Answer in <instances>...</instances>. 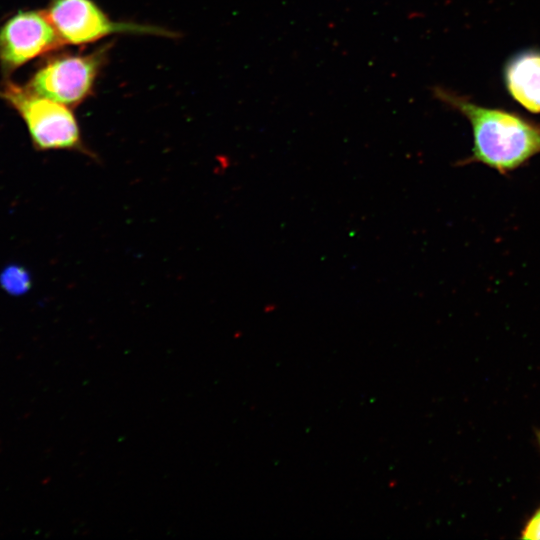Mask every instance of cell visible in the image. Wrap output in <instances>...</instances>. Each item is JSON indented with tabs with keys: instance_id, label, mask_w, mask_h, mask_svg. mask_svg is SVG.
I'll return each mask as SVG.
<instances>
[{
	"instance_id": "cell-2",
	"label": "cell",
	"mask_w": 540,
	"mask_h": 540,
	"mask_svg": "<svg viewBox=\"0 0 540 540\" xmlns=\"http://www.w3.org/2000/svg\"><path fill=\"white\" fill-rule=\"evenodd\" d=\"M0 96L24 121L36 150H68L86 153L78 122L70 109L57 101L42 97L8 81Z\"/></svg>"
},
{
	"instance_id": "cell-3",
	"label": "cell",
	"mask_w": 540,
	"mask_h": 540,
	"mask_svg": "<svg viewBox=\"0 0 540 540\" xmlns=\"http://www.w3.org/2000/svg\"><path fill=\"white\" fill-rule=\"evenodd\" d=\"M45 13L64 44H88L118 33L173 35L155 26L113 21L92 0H52Z\"/></svg>"
},
{
	"instance_id": "cell-4",
	"label": "cell",
	"mask_w": 540,
	"mask_h": 540,
	"mask_svg": "<svg viewBox=\"0 0 540 540\" xmlns=\"http://www.w3.org/2000/svg\"><path fill=\"white\" fill-rule=\"evenodd\" d=\"M105 51L84 55H61L47 61L26 87L33 93L75 107L92 92Z\"/></svg>"
},
{
	"instance_id": "cell-1",
	"label": "cell",
	"mask_w": 540,
	"mask_h": 540,
	"mask_svg": "<svg viewBox=\"0 0 540 540\" xmlns=\"http://www.w3.org/2000/svg\"><path fill=\"white\" fill-rule=\"evenodd\" d=\"M431 90L471 124L472 153L461 164L481 163L506 174L540 153V123L513 111L479 105L441 86Z\"/></svg>"
},
{
	"instance_id": "cell-8",
	"label": "cell",
	"mask_w": 540,
	"mask_h": 540,
	"mask_svg": "<svg viewBox=\"0 0 540 540\" xmlns=\"http://www.w3.org/2000/svg\"><path fill=\"white\" fill-rule=\"evenodd\" d=\"M539 441H540V435H539Z\"/></svg>"
},
{
	"instance_id": "cell-6",
	"label": "cell",
	"mask_w": 540,
	"mask_h": 540,
	"mask_svg": "<svg viewBox=\"0 0 540 540\" xmlns=\"http://www.w3.org/2000/svg\"><path fill=\"white\" fill-rule=\"evenodd\" d=\"M504 82L516 102L532 113H540V51L514 55L505 66Z\"/></svg>"
},
{
	"instance_id": "cell-7",
	"label": "cell",
	"mask_w": 540,
	"mask_h": 540,
	"mask_svg": "<svg viewBox=\"0 0 540 540\" xmlns=\"http://www.w3.org/2000/svg\"><path fill=\"white\" fill-rule=\"evenodd\" d=\"M522 538L533 540L540 539V508L527 522L522 533Z\"/></svg>"
},
{
	"instance_id": "cell-5",
	"label": "cell",
	"mask_w": 540,
	"mask_h": 540,
	"mask_svg": "<svg viewBox=\"0 0 540 540\" xmlns=\"http://www.w3.org/2000/svg\"><path fill=\"white\" fill-rule=\"evenodd\" d=\"M63 44L45 11H21L0 29V63L11 72Z\"/></svg>"
}]
</instances>
